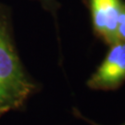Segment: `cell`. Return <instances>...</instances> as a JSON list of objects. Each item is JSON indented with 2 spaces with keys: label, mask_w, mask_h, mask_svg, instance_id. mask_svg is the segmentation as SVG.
Returning <instances> with one entry per match:
<instances>
[{
  "label": "cell",
  "mask_w": 125,
  "mask_h": 125,
  "mask_svg": "<svg viewBox=\"0 0 125 125\" xmlns=\"http://www.w3.org/2000/svg\"><path fill=\"white\" fill-rule=\"evenodd\" d=\"M35 90L16 48L9 12L0 4V117L22 107Z\"/></svg>",
  "instance_id": "obj_1"
},
{
  "label": "cell",
  "mask_w": 125,
  "mask_h": 125,
  "mask_svg": "<svg viewBox=\"0 0 125 125\" xmlns=\"http://www.w3.org/2000/svg\"><path fill=\"white\" fill-rule=\"evenodd\" d=\"M124 83L125 43L117 41L109 45L102 62L87 81V86L93 90L113 91Z\"/></svg>",
  "instance_id": "obj_2"
},
{
  "label": "cell",
  "mask_w": 125,
  "mask_h": 125,
  "mask_svg": "<svg viewBox=\"0 0 125 125\" xmlns=\"http://www.w3.org/2000/svg\"><path fill=\"white\" fill-rule=\"evenodd\" d=\"M84 3L95 37L107 45L117 42V28L124 0H84Z\"/></svg>",
  "instance_id": "obj_3"
},
{
  "label": "cell",
  "mask_w": 125,
  "mask_h": 125,
  "mask_svg": "<svg viewBox=\"0 0 125 125\" xmlns=\"http://www.w3.org/2000/svg\"><path fill=\"white\" fill-rule=\"evenodd\" d=\"M117 41H121L125 43V3L121 10L118 28H117Z\"/></svg>",
  "instance_id": "obj_4"
},
{
  "label": "cell",
  "mask_w": 125,
  "mask_h": 125,
  "mask_svg": "<svg viewBox=\"0 0 125 125\" xmlns=\"http://www.w3.org/2000/svg\"><path fill=\"white\" fill-rule=\"evenodd\" d=\"M41 3V5L43 6V8L49 11L53 14V16L56 18L57 15V10L59 8V4L58 3L57 0H37Z\"/></svg>",
  "instance_id": "obj_5"
},
{
  "label": "cell",
  "mask_w": 125,
  "mask_h": 125,
  "mask_svg": "<svg viewBox=\"0 0 125 125\" xmlns=\"http://www.w3.org/2000/svg\"><path fill=\"white\" fill-rule=\"evenodd\" d=\"M74 113H75V115H77V116L79 117V118L83 119V120H84L85 121H87L89 124H91V125H101V124H98V123H96V122H94V121H90V120H88L87 118H85V117L83 116V115H82V114H81V113L78 111V110H74ZM122 125H125V124H122Z\"/></svg>",
  "instance_id": "obj_6"
}]
</instances>
